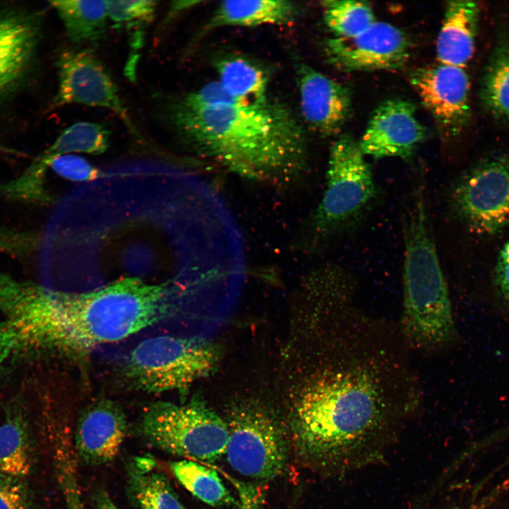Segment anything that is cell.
<instances>
[{"label":"cell","instance_id":"1","mask_svg":"<svg viewBox=\"0 0 509 509\" xmlns=\"http://www.w3.org/2000/svg\"><path fill=\"white\" fill-rule=\"evenodd\" d=\"M422 398L407 349L365 315L339 321L328 363L304 387L293 431L300 452L339 475L380 464Z\"/></svg>","mask_w":509,"mask_h":509},{"label":"cell","instance_id":"2","mask_svg":"<svg viewBox=\"0 0 509 509\" xmlns=\"http://www.w3.org/2000/svg\"><path fill=\"white\" fill-rule=\"evenodd\" d=\"M175 294L171 281L122 277L92 291L64 292L0 271V366L11 370L124 339L164 318Z\"/></svg>","mask_w":509,"mask_h":509},{"label":"cell","instance_id":"3","mask_svg":"<svg viewBox=\"0 0 509 509\" xmlns=\"http://www.w3.org/2000/svg\"><path fill=\"white\" fill-rule=\"evenodd\" d=\"M217 227L211 206L138 194L90 211L76 223L75 267L93 278L99 271L146 279L166 267L204 270L213 266Z\"/></svg>","mask_w":509,"mask_h":509},{"label":"cell","instance_id":"4","mask_svg":"<svg viewBox=\"0 0 509 509\" xmlns=\"http://www.w3.org/2000/svg\"><path fill=\"white\" fill-rule=\"evenodd\" d=\"M163 117L182 141L244 177L284 182L305 167L304 129L286 105L271 98L244 101L221 87L209 105L180 98Z\"/></svg>","mask_w":509,"mask_h":509},{"label":"cell","instance_id":"5","mask_svg":"<svg viewBox=\"0 0 509 509\" xmlns=\"http://www.w3.org/2000/svg\"><path fill=\"white\" fill-rule=\"evenodd\" d=\"M402 229L404 258L400 332L409 349L435 351L454 339L456 329L425 193L420 187L403 211Z\"/></svg>","mask_w":509,"mask_h":509},{"label":"cell","instance_id":"6","mask_svg":"<svg viewBox=\"0 0 509 509\" xmlns=\"http://www.w3.org/2000/svg\"><path fill=\"white\" fill-rule=\"evenodd\" d=\"M214 346L175 334H152L136 343L124 361L126 376L151 392L187 388L215 365Z\"/></svg>","mask_w":509,"mask_h":509},{"label":"cell","instance_id":"7","mask_svg":"<svg viewBox=\"0 0 509 509\" xmlns=\"http://www.w3.org/2000/svg\"><path fill=\"white\" fill-rule=\"evenodd\" d=\"M140 431L152 446L189 460L214 462L225 455L226 422L199 402H158L146 408Z\"/></svg>","mask_w":509,"mask_h":509},{"label":"cell","instance_id":"8","mask_svg":"<svg viewBox=\"0 0 509 509\" xmlns=\"http://www.w3.org/2000/svg\"><path fill=\"white\" fill-rule=\"evenodd\" d=\"M377 187L358 142L342 135L332 145L327 186L314 216L317 238L324 240L354 222L372 202Z\"/></svg>","mask_w":509,"mask_h":509},{"label":"cell","instance_id":"9","mask_svg":"<svg viewBox=\"0 0 509 509\" xmlns=\"http://www.w3.org/2000/svg\"><path fill=\"white\" fill-rule=\"evenodd\" d=\"M228 431L225 455L236 472L258 480L281 474L288 460V445L277 422L260 407H238L226 421Z\"/></svg>","mask_w":509,"mask_h":509},{"label":"cell","instance_id":"10","mask_svg":"<svg viewBox=\"0 0 509 509\" xmlns=\"http://www.w3.org/2000/svg\"><path fill=\"white\" fill-rule=\"evenodd\" d=\"M451 204L470 229L496 235L509 226V155L486 158L467 171L455 185Z\"/></svg>","mask_w":509,"mask_h":509},{"label":"cell","instance_id":"11","mask_svg":"<svg viewBox=\"0 0 509 509\" xmlns=\"http://www.w3.org/2000/svg\"><path fill=\"white\" fill-rule=\"evenodd\" d=\"M55 62L58 88L52 107L69 104L105 107L133 127L111 75L90 48H64Z\"/></svg>","mask_w":509,"mask_h":509},{"label":"cell","instance_id":"12","mask_svg":"<svg viewBox=\"0 0 509 509\" xmlns=\"http://www.w3.org/2000/svg\"><path fill=\"white\" fill-rule=\"evenodd\" d=\"M42 35L39 11L0 8V103L16 95L33 76Z\"/></svg>","mask_w":509,"mask_h":509},{"label":"cell","instance_id":"13","mask_svg":"<svg viewBox=\"0 0 509 509\" xmlns=\"http://www.w3.org/2000/svg\"><path fill=\"white\" fill-rule=\"evenodd\" d=\"M323 49L328 62L343 71L396 70L407 62L411 42L397 27L375 21L356 36L326 40Z\"/></svg>","mask_w":509,"mask_h":509},{"label":"cell","instance_id":"14","mask_svg":"<svg viewBox=\"0 0 509 509\" xmlns=\"http://www.w3.org/2000/svg\"><path fill=\"white\" fill-rule=\"evenodd\" d=\"M409 82L447 136L460 134L469 124V80L464 68L443 64L413 71Z\"/></svg>","mask_w":509,"mask_h":509},{"label":"cell","instance_id":"15","mask_svg":"<svg viewBox=\"0 0 509 509\" xmlns=\"http://www.w3.org/2000/svg\"><path fill=\"white\" fill-rule=\"evenodd\" d=\"M426 135L425 127L416 118L414 105L395 98L378 107L358 142L365 156L409 160Z\"/></svg>","mask_w":509,"mask_h":509},{"label":"cell","instance_id":"16","mask_svg":"<svg viewBox=\"0 0 509 509\" xmlns=\"http://www.w3.org/2000/svg\"><path fill=\"white\" fill-rule=\"evenodd\" d=\"M296 74L306 123L323 136L339 134L350 116V89L304 63L296 65Z\"/></svg>","mask_w":509,"mask_h":509},{"label":"cell","instance_id":"17","mask_svg":"<svg viewBox=\"0 0 509 509\" xmlns=\"http://www.w3.org/2000/svg\"><path fill=\"white\" fill-rule=\"evenodd\" d=\"M127 431L123 411L113 402H97L81 415L74 435L76 455L83 462L99 465L113 460Z\"/></svg>","mask_w":509,"mask_h":509},{"label":"cell","instance_id":"18","mask_svg":"<svg viewBox=\"0 0 509 509\" xmlns=\"http://www.w3.org/2000/svg\"><path fill=\"white\" fill-rule=\"evenodd\" d=\"M479 8L472 1L447 3L443 24L436 41L440 64L464 68L475 47Z\"/></svg>","mask_w":509,"mask_h":509},{"label":"cell","instance_id":"19","mask_svg":"<svg viewBox=\"0 0 509 509\" xmlns=\"http://www.w3.org/2000/svg\"><path fill=\"white\" fill-rule=\"evenodd\" d=\"M295 3L285 0L223 1L216 8L206 30L227 27L288 25L298 16Z\"/></svg>","mask_w":509,"mask_h":509},{"label":"cell","instance_id":"20","mask_svg":"<svg viewBox=\"0 0 509 509\" xmlns=\"http://www.w3.org/2000/svg\"><path fill=\"white\" fill-rule=\"evenodd\" d=\"M0 425V472L23 479L33 467V451L28 419L18 401L6 407Z\"/></svg>","mask_w":509,"mask_h":509},{"label":"cell","instance_id":"21","mask_svg":"<svg viewBox=\"0 0 509 509\" xmlns=\"http://www.w3.org/2000/svg\"><path fill=\"white\" fill-rule=\"evenodd\" d=\"M127 486L137 509H185L165 474L151 459L136 457L130 462Z\"/></svg>","mask_w":509,"mask_h":509},{"label":"cell","instance_id":"22","mask_svg":"<svg viewBox=\"0 0 509 509\" xmlns=\"http://www.w3.org/2000/svg\"><path fill=\"white\" fill-rule=\"evenodd\" d=\"M218 81L232 96L244 101L263 102L269 98V74L249 58L226 55L216 59Z\"/></svg>","mask_w":509,"mask_h":509},{"label":"cell","instance_id":"23","mask_svg":"<svg viewBox=\"0 0 509 509\" xmlns=\"http://www.w3.org/2000/svg\"><path fill=\"white\" fill-rule=\"evenodd\" d=\"M74 44L100 40L105 33L108 19L107 1H51Z\"/></svg>","mask_w":509,"mask_h":509},{"label":"cell","instance_id":"24","mask_svg":"<svg viewBox=\"0 0 509 509\" xmlns=\"http://www.w3.org/2000/svg\"><path fill=\"white\" fill-rule=\"evenodd\" d=\"M480 98L493 116L509 119V37L499 40L492 52L482 76Z\"/></svg>","mask_w":509,"mask_h":509},{"label":"cell","instance_id":"25","mask_svg":"<svg viewBox=\"0 0 509 509\" xmlns=\"http://www.w3.org/2000/svg\"><path fill=\"white\" fill-rule=\"evenodd\" d=\"M170 468L179 482L202 502L213 507L238 505V500L212 469L189 460L172 462Z\"/></svg>","mask_w":509,"mask_h":509},{"label":"cell","instance_id":"26","mask_svg":"<svg viewBox=\"0 0 509 509\" xmlns=\"http://www.w3.org/2000/svg\"><path fill=\"white\" fill-rule=\"evenodd\" d=\"M110 136L109 130L103 124L92 122H77L66 128L35 160L45 163L53 157L74 152L102 153L107 148Z\"/></svg>","mask_w":509,"mask_h":509},{"label":"cell","instance_id":"27","mask_svg":"<svg viewBox=\"0 0 509 509\" xmlns=\"http://www.w3.org/2000/svg\"><path fill=\"white\" fill-rule=\"evenodd\" d=\"M57 481L67 509H83L78 486L76 459L68 434L61 425L47 428Z\"/></svg>","mask_w":509,"mask_h":509},{"label":"cell","instance_id":"28","mask_svg":"<svg viewBox=\"0 0 509 509\" xmlns=\"http://www.w3.org/2000/svg\"><path fill=\"white\" fill-rule=\"evenodd\" d=\"M327 27L337 37H351L368 30L376 21L366 2L329 0L322 3Z\"/></svg>","mask_w":509,"mask_h":509},{"label":"cell","instance_id":"29","mask_svg":"<svg viewBox=\"0 0 509 509\" xmlns=\"http://www.w3.org/2000/svg\"><path fill=\"white\" fill-rule=\"evenodd\" d=\"M157 1H107V14L117 28L124 29L130 34V44L135 49L141 47L143 30L153 20Z\"/></svg>","mask_w":509,"mask_h":509},{"label":"cell","instance_id":"30","mask_svg":"<svg viewBox=\"0 0 509 509\" xmlns=\"http://www.w3.org/2000/svg\"><path fill=\"white\" fill-rule=\"evenodd\" d=\"M33 163L44 172L51 168L58 175L72 181H93L99 177V171L89 162L74 155H61L45 163L33 160Z\"/></svg>","mask_w":509,"mask_h":509},{"label":"cell","instance_id":"31","mask_svg":"<svg viewBox=\"0 0 509 509\" xmlns=\"http://www.w3.org/2000/svg\"><path fill=\"white\" fill-rule=\"evenodd\" d=\"M0 509H30L27 488L21 478L0 472Z\"/></svg>","mask_w":509,"mask_h":509},{"label":"cell","instance_id":"32","mask_svg":"<svg viewBox=\"0 0 509 509\" xmlns=\"http://www.w3.org/2000/svg\"><path fill=\"white\" fill-rule=\"evenodd\" d=\"M33 246L30 232L0 227V252L14 257L28 255Z\"/></svg>","mask_w":509,"mask_h":509},{"label":"cell","instance_id":"33","mask_svg":"<svg viewBox=\"0 0 509 509\" xmlns=\"http://www.w3.org/2000/svg\"><path fill=\"white\" fill-rule=\"evenodd\" d=\"M493 281L498 294L509 305V240L499 251L494 267Z\"/></svg>","mask_w":509,"mask_h":509},{"label":"cell","instance_id":"34","mask_svg":"<svg viewBox=\"0 0 509 509\" xmlns=\"http://www.w3.org/2000/svg\"><path fill=\"white\" fill-rule=\"evenodd\" d=\"M238 495V509H264V495L261 488L252 484L228 477Z\"/></svg>","mask_w":509,"mask_h":509},{"label":"cell","instance_id":"35","mask_svg":"<svg viewBox=\"0 0 509 509\" xmlns=\"http://www.w3.org/2000/svg\"><path fill=\"white\" fill-rule=\"evenodd\" d=\"M96 509H119L111 499L108 493L100 488L94 494Z\"/></svg>","mask_w":509,"mask_h":509},{"label":"cell","instance_id":"36","mask_svg":"<svg viewBox=\"0 0 509 509\" xmlns=\"http://www.w3.org/2000/svg\"><path fill=\"white\" fill-rule=\"evenodd\" d=\"M476 508H477V507L475 505V507H474V508H461V507H460V506H455V507L443 508H440V509H476Z\"/></svg>","mask_w":509,"mask_h":509},{"label":"cell","instance_id":"37","mask_svg":"<svg viewBox=\"0 0 509 509\" xmlns=\"http://www.w3.org/2000/svg\"><path fill=\"white\" fill-rule=\"evenodd\" d=\"M0 152H8V153H13V151L8 148H5L3 147H0Z\"/></svg>","mask_w":509,"mask_h":509}]
</instances>
